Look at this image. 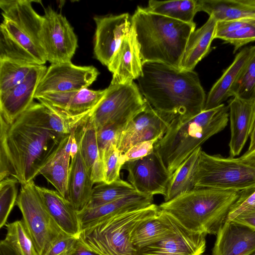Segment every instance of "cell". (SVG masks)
<instances>
[{
  "mask_svg": "<svg viewBox=\"0 0 255 255\" xmlns=\"http://www.w3.org/2000/svg\"><path fill=\"white\" fill-rule=\"evenodd\" d=\"M69 135L40 126L25 111L10 124L0 116V172L11 171L20 185L33 181Z\"/></svg>",
  "mask_w": 255,
  "mask_h": 255,
  "instance_id": "cell-1",
  "label": "cell"
},
{
  "mask_svg": "<svg viewBox=\"0 0 255 255\" xmlns=\"http://www.w3.org/2000/svg\"><path fill=\"white\" fill-rule=\"evenodd\" d=\"M138 87L154 109L174 117L193 116L204 110L205 92L198 74L155 62L142 63Z\"/></svg>",
  "mask_w": 255,
  "mask_h": 255,
  "instance_id": "cell-2",
  "label": "cell"
},
{
  "mask_svg": "<svg viewBox=\"0 0 255 255\" xmlns=\"http://www.w3.org/2000/svg\"><path fill=\"white\" fill-rule=\"evenodd\" d=\"M142 63L160 62L180 69L195 23H186L137 6L131 17Z\"/></svg>",
  "mask_w": 255,
  "mask_h": 255,
  "instance_id": "cell-3",
  "label": "cell"
},
{
  "mask_svg": "<svg viewBox=\"0 0 255 255\" xmlns=\"http://www.w3.org/2000/svg\"><path fill=\"white\" fill-rule=\"evenodd\" d=\"M32 1L0 0L3 17L0 26V59L33 65L47 61L41 39L42 16Z\"/></svg>",
  "mask_w": 255,
  "mask_h": 255,
  "instance_id": "cell-4",
  "label": "cell"
},
{
  "mask_svg": "<svg viewBox=\"0 0 255 255\" xmlns=\"http://www.w3.org/2000/svg\"><path fill=\"white\" fill-rule=\"evenodd\" d=\"M229 121L224 104L193 116H177L154 146L172 174L178 167L212 136L223 130Z\"/></svg>",
  "mask_w": 255,
  "mask_h": 255,
  "instance_id": "cell-5",
  "label": "cell"
},
{
  "mask_svg": "<svg viewBox=\"0 0 255 255\" xmlns=\"http://www.w3.org/2000/svg\"><path fill=\"white\" fill-rule=\"evenodd\" d=\"M241 193L215 188H194L158 206L187 229L216 235Z\"/></svg>",
  "mask_w": 255,
  "mask_h": 255,
  "instance_id": "cell-6",
  "label": "cell"
},
{
  "mask_svg": "<svg viewBox=\"0 0 255 255\" xmlns=\"http://www.w3.org/2000/svg\"><path fill=\"white\" fill-rule=\"evenodd\" d=\"M160 212L159 206L152 204L104 219L82 230L78 240L86 248L100 255H136L131 242L133 230Z\"/></svg>",
  "mask_w": 255,
  "mask_h": 255,
  "instance_id": "cell-7",
  "label": "cell"
},
{
  "mask_svg": "<svg viewBox=\"0 0 255 255\" xmlns=\"http://www.w3.org/2000/svg\"><path fill=\"white\" fill-rule=\"evenodd\" d=\"M194 188L247 191L255 189V169L239 158L210 155L201 150L194 179Z\"/></svg>",
  "mask_w": 255,
  "mask_h": 255,
  "instance_id": "cell-8",
  "label": "cell"
},
{
  "mask_svg": "<svg viewBox=\"0 0 255 255\" xmlns=\"http://www.w3.org/2000/svg\"><path fill=\"white\" fill-rule=\"evenodd\" d=\"M16 204L39 255H44L57 241L69 236L49 214L33 181L21 184Z\"/></svg>",
  "mask_w": 255,
  "mask_h": 255,
  "instance_id": "cell-9",
  "label": "cell"
},
{
  "mask_svg": "<svg viewBox=\"0 0 255 255\" xmlns=\"http://www.w3.org/2000/svg\"><path fill=\"white\" fill-rule=\"evenodd\" d=\"M147 102L133 81L110 84L106 92L91 112L90 119L96 129L108 125H126L144 110Z\"/></svg>",
  "mask_w": 255,
  "mask_h": 255,
  "instance_id": "cell-10",
  "label": "cell"
},
{
  "mask_svg": "<svg viewBox=\"0 0 255 255\" xmlns=\"http://www.w3.org/2000/svg\"><path fill=\"white\" fill-rule=\"evenodd\" d=\"M41 39L47 61L51 64L71 62L78 47L73 28L65 16L50 6L44 9Z\"/></svg>",
  "mask_w": 255,
  "mask_h": 255,
  "instance_id": "cell-11",
  "label": "cell"
},
{
  "mask_svg": "<svg viewBox=\"0 0 255 255\" xmlns=\"http://www.w3.org/2000/svg\"><path fill=\"white\" fill-rule=\"evenodd\" d=\"M99 75L93 66H77L71 61L51 64L37 86L34 99L47 94L87 88Z\"/></svg>",
  "mask_w": 255,
  "mask_h": 255,
  "instance_id": "cell-12",
  "label": "cell"
},
{
  "mask_svg": "<svg viewBox=\"0 0 255 255\" xmlns=\"http://www.w3.org/2000/svg\"><path fill=\"white\" fill-rule=\"evenodd\" d=\"M122 168L128 171V182L136 192L165 195L172 174L156 151L154 150L141 158L126 162Z\"/></svg>",
  "mask_w": 255,
  "mask_h": 255,
  "instance_id": "cell-13",
  "label": "cell"
},
{
  "mask_svg": "<svg viewBox=\"0 0 255 255\" xmlns=\"http://www.w3.org/2000/svg\"><path fill=\"white\" fill-rule=\"evenodd\" d=\"M170 217V232L160 239L137 249L136 255H197L204 252L207 235L191 231Z\"/></svg>",
  "mask_w": 255,
  "mask_h": 255,
  "instance_id": "cell-14",
  "label": "cell"
},
{
  "mask_svg": "<svg viewBox=\"0 0 255 255\" xmlns=\"http://www.w3.org/2000/svg\"><path fill=\"white\" fill-rule=\"evenodd\" d=\"M175 118L156 110L147 102L144 110L124 128L117 144L118 149L123 154L138 142L161 139Z\"/></svg>",
  "mask_w": 255,
  "mask_h": 255,
  "instance_id": "cell-15",
  "label": "cell"
},
{
  "mask_svg": "<svg viewBox=\"0 0 255 255\" xmlns=\"http://www.w3.org/2000/svg\"><path fill=\"white\" fill-rule=\"evenodd\" d=\"M94 20L96 24L94 55L107 67L122 40L131 30V17L128 13H124L96 16Z\"/></svg>",
  "mask_w": 255,
  "mask_h": 255,
  "instance_id": "cell-16",
  "label": "cell"
},
{
  "mask_svg": "<svg viewBox=\"0 0 255 255\" xmlns=\"http://www.w3.org/2000/svg\"><path fill=\"white\" fill-rule=\"evenodd\" d=\"M44 65H35L19 85L0 94V116L11 124L32 103L37 86L47 70Z\"/></svg>",
  "mask_w": 255,
  "mask_h": 255,
  "instance_id": "cell-17",
  "label": "cell"
},
{
  "mask_svg": "<svg viewBox=\"0 0 255 255\" xmlns=\"http://www.w3.org/2000/svg\"><path fill=\"white\" fill-rule=\"evenodd\" d=\"M107 67L113 74L111 83L113 84L132 82L141 75L142 63L132 26L122 40Z\"/></svg>",
  "mask_w": 255,
  "mask_h": 255,
  "instance_id": "cell-18",
  "label": "cell"
},
{
  "mask_svg": "<svg viewBox=\"0 0 255 255\" xmlns=\"http://www.w3.org/2000/svg\"><path fill=\"white\" fill-rule=\"evenodd\" d=\"M231 157L239 155L250 136L255 121V97H233L228 103Z\"/></svg>",
  "mask_w": 255,
  "mask_h": 255,
  "instance_id": "cell-19",
  "label": "cell"
},
{
  "mask_svg": "<svg viewBox=\"0 0 255 255\" xmlns=\"http://www.w3.org/2000/svg\"><path fill=\"white\" fill-rule=\"evenodd\" d=\"M212 255H248L255 251V230L226 220L218 231Z\"/></svg>",
  "mask_w": 255,
  "mask_h": 255,
  "instance_id": "cell-20",
  "label": "cell"
},
{
  "mask_svg": "<svg viewBox=\"0 0 255 255\" xmlns=\"http://www.w3.org/2000/svg\"><path fill=\"white\" fill-rule=\"evenodd\" d=\"M106 92V89L95 91L85 88L76 91L47 94L36 99L57 112L77 116L91 111Z\"/></svg>",
  "mask_w": 255,
  "mask_h": 255,
  "instance_id": "cell-21",
  "label": "cell"
},
{
  "mask_svg": "<svg viewBox=\"0 0 255 255\" xmlns=\"http://www.w3.org/2000/svg\"><path fill=\"white\" fill-rule=\"evenodd\" d=\"M255 49V45L245 47L237 54L233 62L210 90L204 110L216 108L233 97L234 91Z\"/></svg>",
  "mask_w": 255,
  "mask_h": 255,
  "instance_id": "cell-22",
  "label": "cell"
},
{
  "mask_svg": "<svg viewBox=\"0 0 255 255\" xmlns=\"http://www.w3.org/2000/svg\"><path fill=\"white\" fill-rule=\"evenodd\" d=\"M153 201V195L136 192L95 208H85L78 212L81 231L104 219L147 207Z\"/></svg>",
  "mask_w": 255,
  "mask_h": 255,
  "instance_id": "cell-23",
  "label": "cell"
},
{
  "mask_svg": "<svg viewBox=\"0 0 255 255\" xmlns=\"http://www.w3.org/2000/svg\"><path fill=\"white\" fill-rule=\"evenodd\" d=\"M43 203L54 220L66 234L77 236L81 231L78 212L57 190L35 185Z\"/></svg>",
  "mask_w": 255,
  "mask_h": 255,
  "instance_id": "cell-24",
  "label": "cell"
},
{
  "mask_svg": "<svg viewBox=\"0 0 255 255\" xmlns=\"http://www.w3.org/2000/svg\"><path fill=\"white\" fill-rule=\"evenodd\" d=\"M90 117L76 129L75 136L81 155L94 184L100 183L104 182L103 162L97 142V129Z\"/></svg>",
  "mask_w": 255,
  "mask_h": 255,
  "instance_id": "cell-25",
  "label": "cell"
},
{
  "mask_svg": "<svg viewBox=\"0 0 255 255\" xmlns=\"http://www.w3.org/2000/svg\"><path fill=\"white\" fill-rule=\"evenodd\" d=\"M94 184L79 149L71 159L68 181V200L77 212L86 207Z\"/></svg>",
  "mask_w": 255,
  "mask_h": 255,
  "instance_id": "cell-26",
  "label": "cell"
},
{
  "mask_svg": "<svg viewBox=\"0 0 255 255\" xmlns=\"http://www.w3.org/2000/svg\"><path fill=\"white\" fill-rule=\"evenodd\" d=\"M217 20L209 16L207 21L190 34L182 57L180 70L193 69L210 51L212 41L215 39Z\"/></svg>",
  "mask_w": 255,
  "mask_h": 255,
  "instance_id": "cell-27",
  "label": "cell"
},
{
  "mask_svg": "<svg viewBox=\"0 0 255 255\" xmlns=\"http://www.w3.org/2000/svg\"><path fill=\"white\" fill-rule=\"evenodd\" d=\"M73 130L65 139L59 149L41 170L42 175L64 197L68 199V181L71 158L70 150Z\"/></svg>",
  "mask_w": 255,
  "mask_h": 255,
  "instance_id": "cell-28",
  "label": "cell"
},
{
  "mask_svg": "<svg viewBox=\"0 0 255 255\" xmlns=\"http://www.w3.org/2000/svg\"><path fill=\"white\" fill-rule=\"evenodd\" d=\"M198 12L204 11L217 21L255 15V0H197Z\"/></svg>",
  "mask_w": 255,
  "mask_h": 255,
  "instance_id": "cell-29",
  "label": "cell"
},
{
  "mask_svg": "<svg viewBox=\"0 0 255 255\" xmlns=\"http://www.w3.org/2000/svg\"><path fill=\"white\" fill-rule=\"evenodd\" d=\"M171 229L170 215L160 210L158 215L136 226L131 236V243L136 250L160 239Z\"/></svg>",
  "mask_w": 255,
  "mask_h": 255,
  "instance_id": "cell-30",
  "label": "cell"
},
{
  "mask_svg": "<svg viewBox=\"0 0 255 255\" xmlns=\"http://www.w3.org/2000/svg\"><path fill=\"white\" fill-rule=\"evenodd\" d=\"M201 147L197 148L174 172L168 185L164 202L194 188V179Z\"/></svg>",
  "mask_w": 255,
  "mask_h": 255,
  "instance_id": "cell-31",
  "label": "cell"
},
{
  "mask_svg": "<svg viewBox=\"0 0 255 255\" xmlns=\"http://www.w3.org/2000/svg\"><path fill=\"white\" fill-rule=\"evenodd\" d=\"M146 8L153 13L186 23L194 22V16L198 12L197 0H150Z\"/></svg>",
  "mask_w": 255,
  "mask_h": 255,
  "instance_id": "cell-32",
  "label": "cell"
},
{
  "mask_svg": "<svg viewBox=\"0 0 255 255\" xmlns=\"http://www.w3.org/2000/svg\"><path fill=\"white\" fill-rule=\"evenodd\" d=\"M136 192L128 182L122 179L110 183H100L93 187L91 199L85 208H95Z\"/></svg>",
  "mask_w": 255,
  "mask_h": 255,
  "instance_id": "cell-33",
  "label": "cell"
},
{
  "mask_svg": "<svg viewBox=\"0 0 255 255\" xmlns=\"http://www.w3.org/2000/svg\"><path fill=\"white\" fill-rule=\"evenodd\" d=\"M35 65L0 59V94L20 84Z\"/></svg>",
  "mask_w": 255,
  "mask_h": 255,
  "instance_id": "cell-34",
  "label": "cell"
},
{
  "mask_svg": "<svg viewBox=\"0 0 255 255\" xmlns=\"http://www.w3.org/2000/svg\"><path fill=\"white\" fill-rule=\"evenodd\" d=\"M5 226L6 233L4 239L17 248L22 255H39L22 220Z\"/></svg>",
  "mask_w": 255,
  "mask_h": 255,
  "instance_id": "cell-35",
  "label": "cell"
},
{
  "mask_svg": "<svg viewBox=\"0 0 255 255\" xmlns=\"http://www.w3.org/2000/svg\"><path fill=\"white\" fill-rule=\"evenodd\" d=\"M18 180L7 177L0 181V228L6 224L8 217L17 198Z\"/></svg>",
  "mask_w": 255,
  "mask_h": 255,
  "instance_id": "cell-36",
  "label": "cell"
},
{
  "mask_svg": "<svg viewBox=\"0 0 255 255\" xmlns=\"http://www.w3.org/2000/svg\"><path fill=\"white\" fill-rule=\"evenodd\" d=\"M233 97L244 99L255 97V49L234 91Z\"/></svg>",
  "mask_w": 255,
  "mask_h": 255,
  "instance_id": "cell-37",
  "label": "cell"
},
{
  "mask_svg": "<svg viewBox=\"0 0 255 255\" xmlns=\"http://www.w3.org/2000/svg\"><path fill=\"white\" fill-rule=\"evenodd\" d=\"M120 151L115 144L107 149L102 157L104 182L110 183L120 178L123 164Z\"/></svg>",
  "mask_w": 255,
  "mask_h": 255,
  "instance_id": "cell-38",
  "label": "cell"
},
{
  "mask_svg": "<svg viewBox=\"0 0 255 255\" xmlns=\"http://www.w3.org/2000/svg\"><path fill=\"white\" fill-rule=\"evenodd\" d=\"M125 126L113 124L97 129V139L101 159L105 151L112 145L115 144L117 146L121 134Z\"/></svg>",
  "mask_w": 255,
  "mask_h": 255,
  "instance_id": "cell-39",
  "label": "cell"
},
{
  "mask_svg": "<svg viewBox=\"0 0 255 255\" xmlns=\"http://www.w3.org/2000/svg\"><path fill=\"white\" fill-rule=\"evenodd\" d=\"M225 43L234 46V53L244 45L255 41V23L221 37Z\"/></svg>",
  "mask_w": 255,
  "mask_h": 255,
  "instance_id": "cell-40",
  "label": "cell"
},
{
  "mask_svg": "<svg viewBox=\"0 0 255 255\" xmlns=\"http://www.w3.org/2000/svg\"><path fill=\"white\" fill-rule=\"evenodd\" d=\"M255 23V15L238 19L217 22L215 39Z\"/></svg>",
  "mask_w": 255,
  "mask_h": 255,
  "instance_id": "cell-41",
  "label": "cell"
},
{
  "mask_svg": "<svg viewBox=\"0 0 255 255\" xmlns=\"http://www.w3.org/2000/svg\"><path fill=\"white\" fill-rule=\"evenodd\" d=\"M159 139L139 142L130 148L124 153L121 154V160L123 165L127 162L141 158L151 153L154 150V146Z\"/></svg>",
  "mask_w": 255,
  "mask_h": 255,
  "instance_id": "cell-42",
  "label": "cell"
},
{
  "mask_svg": "<svg viewBox=\"0 0 255 255\" xmlns=\"http://www.w3.org/2000/svg\"><path fill=\"white\" fill-rule=\"evenodd\" d=\"M255 206V189L241 192L238 200L232 207L227 220H233L245 211Z\"/></svg>",
  "mask_w": 255,
  "mask_h": 255,
  "instance_id": "cell-43",
  "label": "cell"
},
{
  "mask_svg": "<svg viewBox=\"0 0 255 255\" xmlns=\"http://www.w3.org/2000/svg\"><path fill=\"white\" fill-rule=\"evenodd\" d=\"M77 236H68L57 241L44 255H65L76 245Z\"/></svg>",
  "mask_w": 255,
  "mask_h": 255,
  "instance_id": "cell-44",
  "label": "cell"
},
{
  "mask_svg": "<svg viewBox=\"0 0 255 255\" xmlns=\"http://www.w3.org/2000/svg\"><path fill=\"white\" fill-rule=\"evenodd\" d=\"M233 220L255 230V206L245 211Z\"/></svg>",
  "mask_w": 255,
  "mask_h": 255,
  "instance_id": "cell-45",
  "label": "cell"
},
{
  "mask_svg": "<svg viewBox=\"0 0 255 255\" xmlns=\"http://www.w3.org/2000/svg\"><path fill=\"white\" fill-rule=\"evenodd\" d=\"M0 255H22L13 245L4 239L0 242Z\"/></svg>",
  "mask_w": 255,
  "mask_h": 255,
  "instance_id": "cell-46",
  "label": "cell"
},
{
  "mask_svg": "<svg viewBox=\"0 0 255 255\" xmlns=\"http://www.w3.org/2000/svg\"><path fill=\"white\" fill-rule=\"evenodd\" d=\"M65 255H100L84 247L78 240L74 247Z\"/></svg>",
  "mask_w": 255,
  "mask_h": 255,
  "instance_id": "cell-47",
  "label": "cell"
},
{
  "mask_svg": "<svg viewBox=\"0 0 255 255\" xmlns=\"http://www.w3.org/2000/svg\"><path fill=\"white\" fill-rule=\"evenodd\" d=\"M239 159L244 164L255 169V149L247 151Z\"/></svg>",
  "mask_w": 255,
  "mask_h": 255,
  "instance_id": "cell-48",
  "label": "cell"
},
{
  "mask_svg": "<svg viewBox=\"0 0 255 255\" xmlns=\"http://www.w3.org/2000/svg\"><path fill=\"white\" fill-rule=\"evenodd\" d=\"M79 150V146L76 138L75 133L73 137L72 143L71 146L70 155L71 159H73Z\"/></svg>",
  "mask_w": 255,
  "mask_h": 255,
  "instance_id": "cell-49",
  "label": "cell"
},
{
  "mask_svg": "<svg viewBox=\"0 0 255 255\" xmlns=\"http://www.w3.org/2000/svg\"><path fill=\"white\" fill-rule=\"evenodd\" d=\"M250 142L247 151H251L255 149V121L251 132L250 136Z\"/></svg>",
  "mask_w": 255,
  "mask_h": 255,
  "instance_id": "cell-50",
  "label": "cell"
},
{
  "mask_svg": "<svg viewBox=\"0 0 255 255\" xmlns=\"http://www.w3.org/2000/svg\"><path fill=\"white\" fill-rule=\"evenodd\" d=\"M248 255H255V251L252 252V253Z\"/></svg>",
  "mask_w": 255,
  "mask_h": 255,
  "instance_id": "cell-51",
  "label": "cell"
},
{
  "mask_svg": "<svg viewBox=\"0 0 255 255\" xmlns=\"http://www.w3.org/2000/svg\"><path fill=\"white\" fill-rule=\"evenodd\" d=\"M202 255V254H200V255Z\"/></svg>",
  "mask_w": 255,
  "mask_h": 255,
  "instance_id": "cell-52",
  "label": "cell"
}]
</instances>
